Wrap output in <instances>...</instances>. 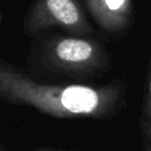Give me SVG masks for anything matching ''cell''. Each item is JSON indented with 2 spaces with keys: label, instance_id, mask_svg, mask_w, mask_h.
Returning <instances> with one entry per match:
<instances>
[{
  "label": "cell",
  "instance_id": "obj_1",
  "mask_svg": "<svg viewBox=\"0 0 151 151\" xmlns=\"http://www.w3.org/2000/svg\"><path fill=\"white\" fill-rule=\"evenodd\" d=\"M126 90L120 79L103 86L42 84L13 64L0 60V99L54 118H112L125 106Z\"/></svg>",
  "mask_w": 151,
  "mask_h": 151
},
{
  "label": "cell",
  "instance_id": "obj_2",
  "mask_svg": "<svg viewBox=\"0 0 151 151\" xmlns=\"http://www.w3.org/2000/svg\"><path fill=\"white\" fill-rule=\"evenodd\" d=\"M40 64L51 71L67 74H93L110 66L106 48L88 37L53 35L45 39L39 52Z\"/></svg>",
  "mask_w": 151,
  "mask_h": 151
},
{
  "label": "cell",
  "instance_id": "obj_3",
  "mask_svg": "<svg viewBox=\"0 0 151 151\" xmlns=\"http://www.w3.org/2000/svg\"><path fill=\"white\" fill-rule=\"evenodd\" d=\"M22 27L29 35L53 27L77 37H88L93 33L79 0H34L24 18Z\"/></svg>",
  "mask_w": 151,
  "mask_h": 151
},
{
  "label": "cell",
  "instance_id": "obj_4",
  "mask_svg": "<svg viewBox=\"0 0 151 151\" xmlns=\"http://www.w3.org/2000/svg\"><path fill=\"white\" fill-rule=\"evenodd\" d=\"M87 12L105 32L120 35L133 24L134 9L132 0H83Z\"/></svg>",
  "mask_w": 151,
  "mask_h": 151
},
{
  "label": "cell",
  "instance_id": "obj_5",
  "mask_svg": "<svg viewBox=\"0 0 151 151\" xmlns=\"http://www.w3.org/2000/svg\"><path fill=\"white\" fill-rule=\"evenodd\" d=\"M139 129L142 134L143 151H151V58L147 70V79L143 97L142 112L139 117Z\"/></svg>",
  "mask_w": 151,
  "mask_h": 151
},
{
  "label": "cell",
  "instance_id": "obj_6",
  "mask_svg": "<svg viewBox=\"0 0 151 151\" xmlns=\"http://www.w3.org/2000/svg\"><path fill=\"white\" fill-rule=\"evenodd\" d=\"M33 151H64V150H59V149H52V147H37Z\"/></svg>",
  "mask_w": 151,
  "mask_h": 151
},
{
  "label": "cell",
  "instance_id": "obj_7",
  "mask_svg": "<svg viewBox=\"0 0 151 151\" xmlns=\"http://www.w3.org/2000/svg\"><path fill=\"white\" fill-rule=\"evenodd\" d=\"M0 151H6L5 147H4V145H2V143H1V140H0Z\"/></svg>",
  "mask_w": 151,
  "mask_h": 151
}]
</instances>
